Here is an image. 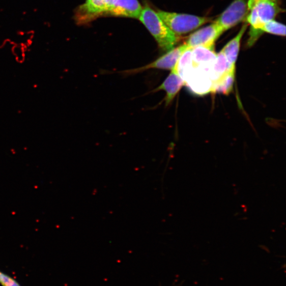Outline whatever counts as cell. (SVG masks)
<instances>
[{
	"label": "cell",
	"instance_id": "cell-11",
	"mask_svg": "<svg viewBox=\"0 0 286 286\" xmlns=\"http://www.w3.org/2000/svg\"><path fill=\"white\" fill-rule=\"evenodd\" d=\"M215 45L199 46L192 48V59L193 68L209 70L215 62L217 54Z\"/></svg>",
	"mask_w": 286,
	"mask_h": 286
},
{
	"label": "cell",
	"instance_id": "cell-13",
	"mask_svg": "<svg viewBox=\"0 0 286 286\" xmlns=\"http://www.w3.org/2000/svg\"><path fill=\"white\" fill-rule=\"evenodd\" d=\"M235 69L236 68L232 67L229 64L222 52L220 51L217 54V58L215 62L209 68V74L213 84L230 71Z\"/></svg>",
	"mask_w": 286,
	"mask_h": 286
},
{
	"label": "cell",
	"instance_id": "cell-14",
	"mask_svg": "<svg viewBox=\"0 0 286 286\" xmlns=\"http://www.w3.org/2000/svg\"><path fill=\"white\" fill-rule=\"evenodd\" d=\"M193 69L192 48L187 47L179 58L175 69L185 82Z\"/></svg>",
	"mask_w": 286,
	"mask_h": 286
},
{
	"label": "cell",
	"instance_id": "cell-6",
	"mask_svg": "<svg viewBox=\"0 0 286 286\" xmlns=\"http://www.w3.org/2000/svg\"><path fill=\"white\" fill-rule=\"evenodd\" d=\"M190 92L198 96H204L212 93L213 82L209 74V70L193 68L185 81Z\"/></svg>",
	"mask_w": 286,
	"mask_h": 286
},
{
	"label": "cell",
	"instance_id": "cell-9",
	"mask_svg": "<svg viewBox=\"0 0 286 286\" xmlns=\"http://www.w3.org/2000/svg\"><path fill=\"white\" fill-rule=\"evenodd\" d=\"M142 9L138 0H117L105 16L138 19Z\"/></svg>",
	"mask_w": 286,
	"mask_h": 286
},
{
	"label": "cell",
	"instance_id": "cell-18",
	"mask_svg": "<svg viewBox=\"0 0 286 286\" xmlns=\"http://www.w3.org/2000/svg\"><path fill=\"white\" fill-rule=\"evenodd\" d=\"M259 0H248V12L249 10L252 8L253 5ZM268 1H271L273 2L278 3V0H268Z\"/></svg>",
	"mask_w": 286,
	"mask_h": 286
},
{
	"label": "cell",
	"instance_id": "cell-16",
	"mask_svg": "<svg viewBox=\"0 0 286 286\" xmlns=\"http://www.w3.org/2000/svg\"><path fill=\"white\" fill-rule=\"evenodd\" d=\"M262 34L264 32L280 36H285V26L279 22L274 20H271L265 24L261 29Z\"/></svg>",
	"mask_w": 286,
	"mask_h": 286
},
{
	"label": "cell",
	"instance_id": "cell-3",
	"mask_svg": "<svg viewBox=\"0 0 286 286\" xmlns=\"http://www.w3.org/2000/svg\"><path fill=\"white\" fill-rule=\"evenodd\" d=\"M160 17L177 36L190 33L211 21L207 17L158 10Z\"/></svg>",
	"mask_w": 286,
	"mask_h": 286
},
{
	"label": "cell",
	"instance_id": "cell-12",
	"mask_svg": "<svg viewBox=\"0 0 286 286\" xmlns=\"http://www.w3.org/2000/svg\"><path fill=\"white\" fill-rule=\"evenodd\" d=\"M248 27V24L243 25L237 35L232 39L221 50L232 67L236 68V64L239 53L241 42L243 36Z\"/></svg>",
	"mask_w": 286,
	"mask_h": 286
},
{
	"label": "cell",
	"instance_id": "cell-8",
	"mask_svg": "<svg viewBox=\"0 0 286 286\" xmlns=\"http://www.w3.org/2000/svg\"><path fill=\"white\" fill-rule=\"evenodd\" d=\"M224 32L216 22L191 35L186 43L188 48L215 45L217 39Z\"/></svg>",
	"mask_w": 286,
	"mask_h": 286
},
{
	"label": "cell",
	"instance_id": "cell-10",
	"mask_svg": "<svg viewBox=\"0 0 286 286\" xmlns=\"http://www.w3.org/2000/svg\"><path fill=\"white\" fill-rule=\"evenodd\" d=\"M185 82L177 72L175 68L171 70L163 83L153 90V92L164 91L166 93L165 106H167L173 101Z\"/></svg>",
	"mask_w": 286,
	"mask_h": 286
},
{
	"label": "cell",
	"instance_id": "cell-17",
	"mask_svg": "<svg viewBox=\"0 0 286 286\" xmlns=\"http://www.w3.org/2000/svg\"><path fill=\"white\" fill-rule=\"evenodd\" d=\"M0 284L3 286H21L14 278L0 271Z\"/></svg>",
	"mask_w": 286,
	"mask_h": 286
},
{
	"label": "cell",
	"instance_id": "cell-7",
	"mask_svg": "<svg viewBox=\"0 0 286 286\" xmlns=\"http://www.w3.org/2000/svg\"><path fill=\"white\" fill-rule=\"evenodd\" d=\"M187 47L188 46L185 43L177 48H174L167 51L165 54L147 66L126 71V73L134 74L153 69L173 70L176 68L181 55Z\"/></svg>",
	"mask_w": 286,
	"mask_h": 286
},
{
	"label": "cell",
	"instance_id": "cell-5",
	"mask_svg": "<svg viewBox=\"0 0 286 286\" xmlns=\"http://www.w3.org/2000/svg\"><path fill=\"white\" fill-rule=\"evenodd\" d=\"M110 0H86L84 4L75 10V22L77 24H85L105 16L110 8Z\"/></svg>",
	"mask_w": 286,
	"mask_h": 286
},
{
	"label": "cell",
	"instance_id": "cell-19",
	"mask_svg": "<svg viewBox=\"0 0 286 286\" xmlns=\"http://www.w3.org/2000/svg\"><path fill=\"white\" fill-rule=\"evenodd\" d=\"M116 2H117V0H110V8H109V10H110L112 7V6L115 5V4L116 3Z\"/></svg>",
	"mask_w": 286,
	"mask_h": 286
},
{
	"label": "cell",
	"instance_id": "cell-4",
	"mask_svg": "<svg viewBox=\"0 0 286 286\" xmlns=\"http://www.w3.org/2000/svg\"><path fill=\"white\" fill-rule=\"evenodd\" d=\"M248 14V0H235L215 22L224 32L243 21Z\"/></svg>",
	"mask_w": 286,
	"mask_h": 286
},
{
	"label": "cell",
	"instance_id": "cell-2",
	"mask_svg": "<svg viewBox=\"0 0 286 286\" xmlns=\"http://www.w3.org/2000/svg\"><path fill=\"white\" fill-rule=\"evenodd\" d=\"M246 18V21L251 25L250 38L248 42L249 47L256 42L261 35V29L263 26L271 20H274L282 11L278 3L259 0L249 10Z\"/></svg>",
	"mask_w": 286,
	"mask_h": 286
},
{
	"label": "cell",
	"instance_id": "cell-1",
	"mask_svg": "<svg viewBox=\"0 0 286 286\" xmlns=\"http://www.w3.org/2000/svg\"><path fill=\"white\" fill-rule=\"evenodd\" d=\"M138 19L146 26L162 50L168 51L175 48L179 37L167 27L157 12L146 6L142 8Z\"/></svg>",
	"mask_w": 286,
	"mask_h": 286
},
{
	"label": "cell",
	"instance_id": "cell-15",
	"mask_svg": "<svg viewBox=\"0 0 286 286\" xmlns=\"http://www.w3.org/2000/svg\"><path fill=\"white\" fill-rule=\"evenodd\" d=\"M236 69L232 70L217 82L213 84L212 93L229 95L233 90L235 81Z\"/></svg>",
	"mask_w": 286,
	"mask_h": 286
}]
</instances>
